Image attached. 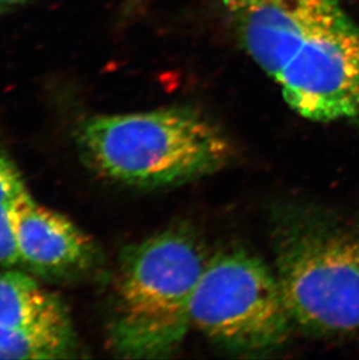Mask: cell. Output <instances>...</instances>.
<instances>
[{
    "mask_svg": "<svg viewBox=\"0 0 359 360\" xmlns=\"http://www.w3.org/2000/svg\"><path fill=\"white\" fill-rule=\"evenodd\" d=\"M241 44L313 122L359 127V22L339 0H224Z\"/></svg>",
    "mask_w": 359,
    "mask_h": 360,
    "instance_id": "obj_1",
    "label": "cell"
},
{
    "mask_svg": "<svg viewBox=\"0 0 359 360\" xmlns=\"http://www.w3.org/2000/svg\"><path fill=\"white\" fill-rule=\"evenodd\" d=\"M272 223L275 276L293 326L317 337L359 330V218L291 205Z\"/></svg>",
    "mask_w": 359,
    "mask_h": 360,
    "instance_id": "obj_2",
    "label": "cell"
},
{
    "mask_svg": "<svg viewBox=\"0 0 359 360\" xmlns=\"http://www.w3.org/2000/svg\"><path fill=\"white\" fill-rule=\"evenodd\" d=\"M210 255L193 229L177 225L130 245L115 282L108 337L122 357H170L189 331L190 304Z\"/></svg>",
    "mask_w": 359,
    "mask_h": 360,
    "instance_id": "obj_3",
    "label": "cell"
},
{
    "mask_svg": "<svg viewBox=\"0 0 359 360\" xmlns=\"http://www.w3.org/2000/svg\"><path fill=\"white\" fill-rule=\"evenodd\" d=\"M78 143L92 169L132 187H173L207 176L234 157L227 136L190 110L94 117Z\"/></svg>",
    "mask_w": 359,
    "mask_h": 360,
    "instance_id": "obj_4",
    "label": "cell"
},
{
    "mask_svg": "<svg viewBox=\"0 0 359 360\" xmlns=\"http://www.w3.org/2000/svg\"><path fill=\"white\" fill-rule=\"evenodd\" d=\"M190 322L218 347L244 354L278 349L293 329L275 272L243 248L210 255L194 292Z\"/></svg>",
    "mask_w": 359,
    "mask_h": 360,
    "instance_id": "obj_5",
    "label": "cell"
},
{
    "mask_svg": "<svg viewBox=\"0 0 359 360\" xmlns=\"http://www.w3.org/2000/svg\"><path fill=\"white\" fill-rule=\"evenodd\" d=\"M21 264L28 271L61 278L83 272L95 262L92 241L65 216L37 204L27 191L12 203Z\"/></svg>",
    "mask_w": 359,
    "mask_h": 360,
    "instance_id": "obj_6",
    "label": "cell"
},
{
    "mask_svg": "<svg viewBox=\"0 0 359 360\" xmlns=\"http://www.w3.org/2000/svg\"><path fill=\"white\" fill-rule=\"evenodd\" d=\"M0 326L19 330H72L65 307L20 271L0 273Z\"/></svg>",
    "mask_w": 359,
    "mask_h": 360,
    "instance_id": "obj_7",
    "label": "cell"
},
{
    "mask_svg": "<svg viewBox=\"0 0 359 360\" xmlns=\"http://www.w3.org/2000/svg\"><path fill=\"white\" fill-rule=\"evenodd\" d=\"M72 330H19L0 326V359L69 357Z\"/></svg>",
    "mask_w": 359,
    "mask_h": 360,
    "instance_id": "obj_8",
    "label": "cell"
},
{
    "mask_svg": "<svg viewBox=\"0 0 359 360\" xmlns=\"http://www.w3.org/2000/svg\"><path fill=\"white\" fill-rule=\"evenodd\" d=\"M12 203L0 204V266L1 267H13L21 264L17 233H15L13 219H12Z\"/></svg>",
    "mask_w": 359,
    "mask_h": 360,
    "instance_id": "obj_9",
    "label": "cell"
},
{
    "mask_svg": "<svg viewBox=\"0 0 359 360\" xmlns=\"http://www.w3.org/2000/svg\"><path fill=\"white\" fill-rule=\"evenodd\" d=\"M26 191L24 180L13 161L0 150V204L12 203Z\"/></svg>",
    "mask_w": 359,
    "mask_h": 360,
    "instance_id": "obj_10",
    "label": "cell"
},
{
    "mask_svg": "<svg viewBox=\"0 0 359 360\" xmlns=\"http://www.w3.org/2000/svg\"><path fill=\"white\" fill-rule=\"evenodd\" d=\"M28 0H0V10L7 8V7L15 6L20 4L26 3Z\"/></svg>",
    "mask_w": 359,
    "mask_h": 360,
    "instance_id": "obj_11",
    "label": "cell"
}]
</instances>
